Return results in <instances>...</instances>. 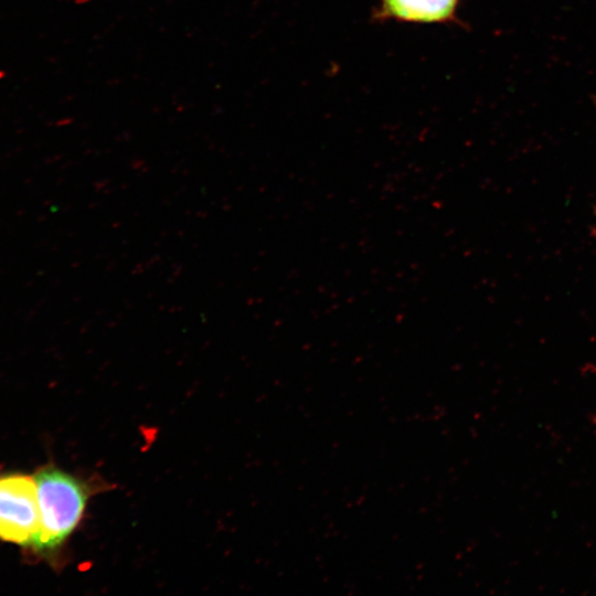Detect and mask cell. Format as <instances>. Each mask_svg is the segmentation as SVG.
Returning a JSON list of instances; mask_svg holds the SVG:
<instances>
[{
  "instance_id": "obj_2",
  "label": "cell",
  "mask_w": 596,
  "mask_h": 596,
  "mask_svg": "<svg viewBox=\"0 0 596 596\" xmlns=\"http://www.w3.org/2000/svg\"><path fill=\"white\" fill-rule=\"evenodd\" d=\"M40 531L41 513L34 477L22 473L0 476V540L33 547Z\"/></svg>"
},
{
  "instance_id": "obj_4",
  "label": "cell",
  "mask_w": 596,
  "mask_h": 596,
  "mask_svg": "<svg viewBox=\"0 0 596 596\" xmlns=\"http://www.w3.org/2000/svg\"><path fill=\"white\" fill-rule=\"evenodd\" d=\"M595 230H596V210H595Z\"/></svg>"
},
{
  "instance_id": "obj_1",
  "label": "cell",
  "mask_w": 596,
  "mask_h": 596,
  "mask_svg": "<svg viewBox=\"0 0 596 596\" xmlns=\"http://www.w3.org/2000/svg\"><path fill=\"white\" fill-rule=\"evenodd\" d=\"M34 479L41 531L32 549L46 556L54 555L79 524L95 488L92 482L54 466L41 468Z\"/></svg>"
},
{
  "instance_id": "obj_3",
  "label": "cell",
  "mask_w": 596,
  "mask_h": 596,
  "mask_svg": "<svg viewBox=\"0 0 596 596\" xmlns=\"http://www.w3.org/2000/svg\"><path fill=\"white\" fill-rule=\"evenodd\" d=\"M460 0H379L376 20L409 23H449L456 20Z\"/></svg>"
},
{
  "instance_id": "obj_5",
  "label": "cell",
  "mask_w": 596,
  "mask_h": 596,
  "mask_svg": "<svg viewBox=\"0 0 596 596\" xmlns=\"http://www.w3.org/2000/svg\"><path fill=\"white\" fill-rule=\"evenodd\" d=\"M595 102H596V99H595Z\"/></svg>"
}]
</instances>
